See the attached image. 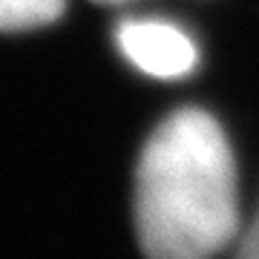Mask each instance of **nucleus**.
I'll list each match as a JSON object with an SVG mask.
<instances>
[{
	"label": "nucleus",
	"mask_w": 259,
	"mask_h": 259,
	"mask_svg": "<svg viewBox=\"0 0 259 259\" xmlns=\"http://www.w3.org/2000/svg\"><path fill=\"white\" fill-rule=\"evenodd\" d=\"M66 0H0V32H26L64 15Z\"/></svg>",
	"instance_id": "3"
},
{
	"label": "nucleus",
	"mask_w": 259,
	"mask_h": 259,
	"mask_svg": "<svg viewBox=\"0 0 259 259\" xmlns=\"http://www.w3.org/2000/svg\"><path fill=\"white\" fill-rule=\"evenodd\" d=\"M236 170L219 121L179 110L161 121L136 170V233L156 259H202L236 236Z\"/></svg>",
	"instance_id": "1"
},
{
	"label": "nucleus",
	"mask_w": 259,
	"mask_h": 259,
	"mask_svg": "<svg viewBox=\"0 0 259 259\" xmlns=\"http://www.w3.org/2000/svg\"><path fill=\"white\" fill-rule=\"evenodd\" d=\"M115 40L121 55L153 78H182L193 72L199 61L193 40L164 20H124Z\"/></svg>",
	"instance_id": "2"
},
{
	"label": "nucleus",
	"mask_w": 259,
	"mask_h": 259,
	"mask_svg": "<svg viewBox=\"0 0 259 259\" xmlns=\"http://www.w3.org/2000/svg\"><path fill=\"white\" fill-rule=\"evenodd\" d=\"M101 3H118V0H101Z\"/></svg>",
	"instance_id": "5"
},
{
	"label": "nucleus",
	"mask_w": 259,
	"mask_h": 259,
	"mask_svg": "<svg viewBox=\"0 0 259 259\" xmlns=\"http://www.w3.org/2000/svg\"><path fill=\"white\" fill-rule=\"evenodd\" d=\"M239 256L245 259H259V216L253 219V225L248 228V233L239 242Z\"/></svg>",
	"instance_id": "4"
}]
</instances>
